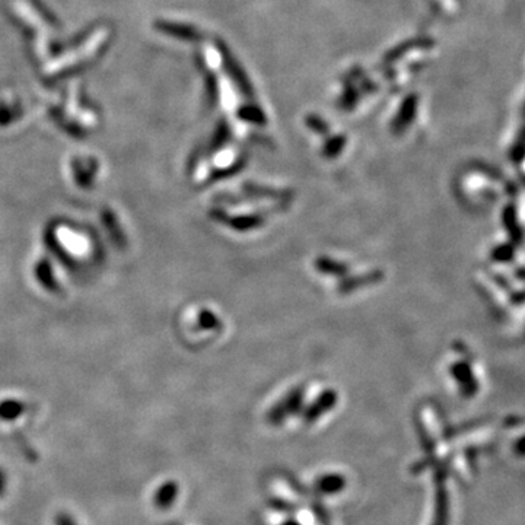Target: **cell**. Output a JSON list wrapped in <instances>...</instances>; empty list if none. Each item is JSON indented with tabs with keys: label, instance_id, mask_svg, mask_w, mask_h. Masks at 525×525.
Instances as JSON below:
<instances>
[{
	"label": "cell",
	"instance_id": "cell-4",
	"mask_svg": "<svg viewBox=\"0 0 525 525\" xmlns=\"http://www.w3.org/2000/svg\"><path fill=\"white\" fill-rule=\"evenodd\" d=\"M54 525H81L68 512H60L54 518Z\"/></svg>",
	"mask_w": 525,
	"mask_h": 525
},
{
	"label": "cell",
	"instance_id": "cell-3",
	"mask_svg": "<svg viewBox=\"0 0 525 525\" xmlns=\"http://www.w3.org/2000/svg\"><path fill=\"white\" fill-rule=\"evenodd\" d=\"M344 487V478L339 474H329L322 476L318 480V489L322 494H337Z\"/></svg>",
	"mask_w": 525,
	"mask_h": 525
},
{
	"label": "cell",
	"instance_id": "cell-5",
	"mask_svg": "<svg viewBox=\"0 0 525 525\" xmlns=\"http://www.w3.org/2000/svg\"><path fill=\"white\" fill-rule=\"evenodd\" d=\"M5 485H6V477L3 476L2 472H0V494L5 490Z\"/></svg>",
	"mask_w": 525,
	"mask_h": 525
},
{
	"label": "cell",
	"instance_id": "cell-2",
	"mask_svg": "<svg viewBox=\"0 0 525 525\" xmlns=\"http://www.w3.org/2000/svg\"><path fill=\"white\" fill-rule=\"evenodd\" d=\"M178 485L174 482H165L158 489H156L153 495L155 505L159 509H170L178 498Z\"/></svg>",
	"mask_w": 525,
	"mask_h": 525
},
{
	"label": "cell",
	"instance_id": "cell-1",
	"mask_svg": "<svg viewBox=\"0 0 525 525\" xmlns=\"http://www.w3.org/2000/svg\"><path fill=\"white\" fill-rule=\"evenodd\" d=\"M450 375L454 381L460 384L461 389L467 394H473L480 388V368L474 357L468 353L463 352L458 355L450 366Z\"/></svg>",
	"mask_w": 525,
	"mask_h": 525
},
{
	"label": "cell",
	"instance_id": "cell-6",
	"mask_svg": "<svg viewBox=\"0 0 525 525\" xmlns=\"http://www.w3.org/2000/svg\"><path fill=\"white\" fill-rule=\"evenodd\" d=\"M283 525H300V524H298V522H295V521H287V522H285Z\"/></svg>",
	"mask_w": 525,
	"mask_h": 525
}]
</instances>
